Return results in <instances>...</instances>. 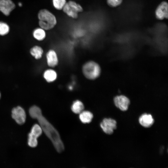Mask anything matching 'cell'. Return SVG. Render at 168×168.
<instances>
[{"instance_id":"1","label":"cell","mask_w":168,"mask_h":168,"mask_svg":"<svg viewBox=\"0 0 168 168\" xmlns=\"http://www.w3.org/2000/svg\"><path fill=\"white\" fill-rule=\"evenodd\" d=\"M29 113L31 117L37 120L42 131L51 140L57 151L62 152L64 147L58 132L42 115L40 109L33 105L29 109Z\"/></svg>"},{"instance_id":"2","label":"cell","mask_w":168,"mask_h":168,"mask_svg":"<svg viewBox=\"0 0 168 168\" xmlns=\"http://www.w3.org/2000/svg\"><path fill=\"white\" fill-rule=\"evenodd\" d=\"M38 17L40 27L45 30L53 29L57 23L56 17L54 15L46 9H43L39 11Z\"/></svg>"},{"instance_id":"3","label":"cell","mask_w":168,"mask_h":168,"mask_svg":"<svg viewBox=\"0 0 168 168\" xmlns=\"http://www.w3.org/2000/svg\"><path fill=\"white\" fill-rule=\"evenodd\" d=\"M82 72L86 78L89 80H93L100 76L101 68L97 63L93 61H89L83 64Z\"/></svg>"},{"instance_id":"4","label":"cell","mask_w":168,"mask_h":168,"mask_svg":"<svg viewBox=\"0 0 168 168\" xmlns=\"http://www.w3.org/2000/svg\"><path fill=\"white\" fill-rule=\"evenodd\" d=\"M62 10L69 17L76 19L78 17V13L82 12L83 9L80 5L70 0L67 2Z\"/></svg>"},{"instance_id":"5","label":"cell","mask_w":168,"mask_h":168,"mask_svg":"<svg viewBox=\"0 0 168 168\" xmlns=\"http://www.w3.org/2000/svg\"><path fill=\"white\" fill-rule=\"evenodd\" d=\"M117 122L115 120L111 118H105L100 123V126L105 133L112 134L117 128Z\"/></svg>"},{"instance_id":"6","label":"cell","mask_w":168,"mask_h":168,"mask_svg":"<svg viewBox=\"0 0 168 168\" xmlns=\"http://www.w3.org/2000/svg\"><path fill=\"white\" fill-rule=\"evenodd\" d=\"M12 116L17 123L24 124L26 120V115L24 109L20 106L14 108L12 111Z\"/></svg>"},{"instance_id":"7","label":"cell","mask_w":168,"mask_h":168,"mask_svg":"<svg viewBox=\"0 0 168 168\" xmlns=\"http://www.w3.org/2000/svg\"><path fill=\"white\" fill-rule=\"evenodd\" d=\"M114 101L116 106L123 111H126L130 104L129 99L124 95L116 96L114 98Z\"/></svg>"},{"instance_id":"8","label":"cell","mask_w":168,"mask_h":168,"mask_svg":"<svg viewBox=\"0 0 168 168\" xmlns=\"http://www.w3.org/2000/svg\"><path fill=\"white\" fill-rule=\"evenodd\" d=\"M15 7L11 0H0V11L6 16L9 15Z\"/></svg>"},{"instance_id":"9","label":"cell","mask_w":168,"mask_h":168,"mask_svg":"<svg viewBox=\"0 0 168 168\" xmlns=\"http://www.w3.org/2000/svg\"><path fill=\"white\" fill-rule=\"evenodd\" d=\"M168 6L165 2H161L157 8L155 12L156 18L159 20L167 18L168 16Z\"/></svg>"},{"instance_id":"10","label":"cell","mask_w":168,"mask_h":168,"mask_svg":"<svg viewBox=\"0 0 168 168\" xmlns=\"http://www.w3.org/2000/svg\"><path fill=\"white\" fill-rule=\"evenodd\" d=\"M47 63L48 66L53 68L58 63V60L56 52L53 49H50L46 54Z\"/></svg>"},{"instance_id":"11","label":"cell","mask_w":168,"mask_h":168,"mask_svg":"<svg viewBox=\"0 0 168 168\" xmlns=\"http://www.w3.org/2000/svg\"><path fill=\"white\" fill-rule=\"evenodd\" d=\"M139 122L143 127L149 128L153 124L154 120L152 116L150 114H144L139 118Z\"/></svg>"},{"instance_id":"12","label":"cell","mask_w":168,"mask_h":168,"mask_svg":"<svg viewBox=\"0 0 168 168\" xmlns=\"http://www.w3.org/2000/svg\"><path fill=\"white\" fill-rule=\"evenodd\" d=\"M43 76L46 82L50 83L54 81L56 79L57 75L55 70L49 69L44 71Z\"/></svg>"},{"instance_id":"13","label":"cell","mask_w":168,"mask_h":168,"mask_svg":"<svg viewBox=\"0 0 168 168\" xmlns=\"http://www.w3.org/2000/svg\"><path fill=\"white\" fill-rule=\"evenodd\" d=\"M29 52L31 56L35 59L38 60L40 59L42 57L43 50L41 47L35 45L30 49Z\"/></svg>"},{"instance_id":"14","label":"cell","mask_w":168,"mask_h":168,"mask_svg":"<svg viewBox=\"0 0 168 168\" xmlns=\"http://www.w3.org/2000/svg\"><path fill=\"white\" fill-rule=\"evenodd\" d=\"M93 114L89 111H82L79 114V118L81 122L84 124L90 123L93 118Z\"/></svg>"},{"instance_id":"15","label":"cell","mask_w":168,"mask_h":168,"mask_svg":"<svg viewBox=\"0 0 168 168\" xmlns=\"http://www.w3.org/2000/svg\"><path fill=\"white\" fill-rule=\"evenodd\" d=\"M84 105L83 103L80 100L74 101L71 106L72 111L76 114H79L84 109Z\"/></svg>"},{"instance_id":"16","label":"cell","mask_w":168,"mask_h":168,"mask_svg":"<svg viewBox=\"0 0 168 168\" xmlns=\"http://www.w3.org/2000/svg\"><path fill=\"white\" fill-rule=\"evenodd\" d=\"M34 38L38 41H42L46 37V33L45 30L40 27L35 29L33 32Z\"/></svg>"},{"instance_id":"17","label":"cell","mask_w":168,"mask_h":168,"mask_svg":"<svg viewBox=\"0 0 168 168\" xmlns=\"http://www.w3.org/2000/svg\"><path fill=\"white\" fill-rule=\"evenodd\" d=\"M36 137L30 133L28 134V144L31 147H35L37 146L38 144L37 138Z\"/></svg>"},{"instance_id":"18","label":"cell","mask_w":168,"mask_h":168,"mask_svg":"<svg viewBox=\"0 0 168 168\" xmlns=\"http://www.w3.org/2000/svg\"><path fill=\"white\" fill-rule=\"evenodd\" d=\"M54 8L58 10H62L67 2L66 0H52Z\"/></svg>"},{"instance_id":"19","label":"cell","mask_w":168,"mask_h":168,"mask_svg":"<svg viewBox=\"0 0 168 168\" xmlns=\"http://www.w3.org/2000/svg\"><path fill=\"white\" fill-rule=\"evenodd\" d=\"M42 131L40 125L37 124H35L32 127L30 133L38 138L42 134Z\"/></svg>"},{"instance_id":"20","label":"cell","mask_w":168,"mask_h":168,"mask_svg":"<svg viewBox=\"0 0 168 168\" xmlns=\"http://www.w3.org/2000/svg\"><path fill=\"white\" fill-rule=\"evenodd\" d=\"M9 27L6 23L0 22V35H4L9 32Z\"/></svg>"},{"instance_id":"21","label":"cell","mask_w":168,"mask_h":168,"mask_svg":"<svg viewBox=\"0 0 168 168\" xmlns=\"http://www.w3.org/2000/svg\"><path fill=\"white\" fill-rule=\"evenodd\" d=\"M122 0H107L108 4L110 6L115 7L119 5Z\"/></svg>"},{"instance_id":"22","label":"cell","mask_w":168,"mask_h":168,"mask_svg":"<svg viewBox=\"0 0 168 168\" xmlns=\"http://www.w3.org/2000/svg\"><path fill=\"white\" fill-rule=\"evenodd\" d=\"M18 5L20 7H21L22 6V4L21 2H19L18 3Z\"/></svg>"},{"instance_id":"23","label":"cell","mask_w":168,"mask_h":168,"mask_svg":"<svg viewBox=\"0 0 168 168\" xmlns=\"http://www.w3.org/2000/svg\"><path fill=\"white\" fill-rule=\"evenodd\" d=\"M1 93L0 92V99L1 98Z\"/></svg>"}]
</instances>
